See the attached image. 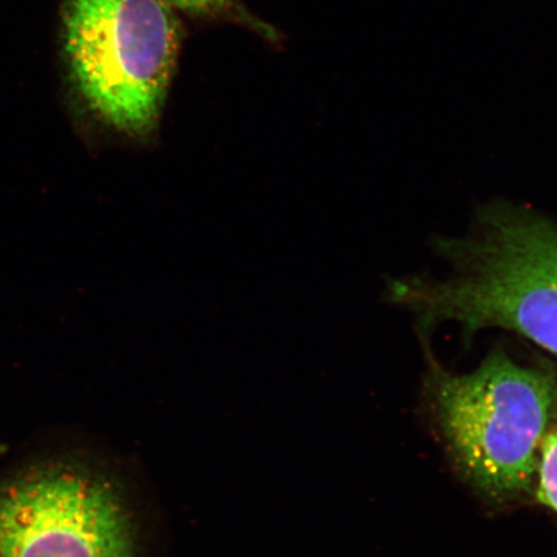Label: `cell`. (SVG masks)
Instances as JSON below:
<instances>
[{"label": "cell", "instance_id": "1", "mask_svg": "<svg viewBox=\"0 0 557 557\" xmlns=\"http://www.w3.org/2000/svg\"><path fill=\"white\" fill-rule=\"evenodd\" d=\"M453 273L445 281L396 282L392 298L423 329L453 322L466 334L503 329L557 357V221L518 207H496L478 232L442 243Z\"/></svg>", "mask_w": 557, "mask_h": 557}, {"label": "cell", "instance_id": "2", "mask_svg": "<svg viewBox=\"0 0 557 557\" xmlns=\"http://www.w3.org/2000/svg\"><path fill=\"white\" fill-rule=\"evenodd\" d=\"M70 79L89 113L137 144L156 137L183 30L162 0H66Z\"/></svg>", "mask_w": 557, "mask_h": 557}, {"label": "cell", "instance_id": "3", "mask_svg": "<svg viewBox=\"0 0 557 557\" xmlns=\"http://www.w3.org/2000/svg\"><path fill=\"white\" fill-rule=\"evenodd\" d=\"M436 413L459 463L493 494L525 491L557 424V379L493 351L475 371L431 373Z\"/></svg>", "mask_w": 557, "mask_h": 557}, {"label": "cell", "instance_id": "4", "mask_svg": "<svg viewBox=\"0 0 557 557\" xmlns=\"http://www.w3.org/2000/svg\"><path fill=\"white\" fill-rule=\"evenodd\" d=\"M0 557H138L136 525L108 479L41 471L0 487Z\"/></svg>", "mask_w": 557, "mask_h": 557}, {"label": "cell", "instance_id": "5", "mask_svg": "<svg viewBox=\"0 0 557 557\" xmlns=\"http://www.w3.org/2000/svg\"><path fill=\"white\" fill-rule=\"evenodd\" d=\"M539 473V498L557 512V430L542 443Z\"/></svg>", "mask_w": 557, "mask_h": 557}, {"label": "cell", "instance_id": "6", "mask_svg": "<svg viewBox=\"0 0 557 557\" xmlns=\"http://www.w3.org/2000/svg\"><path fill=\"white\" fill-rule=\"evenodd\" d=\"M172 10L176 9L194 16L238 15L249 20L240 7L239 0H162Z\"/></svg>", "mask_w": 557, "mask_h": 557}]
</instances>
